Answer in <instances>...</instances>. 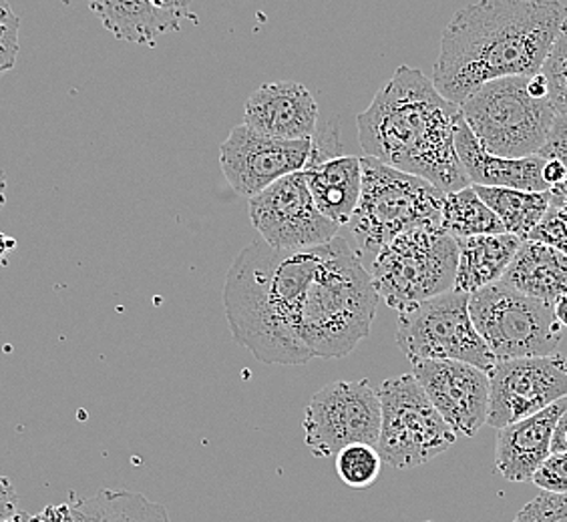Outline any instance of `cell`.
Returning a JSON list of instances; mask_svg holds the SVG:
<instances>
[{"instance_id":"obj_35","label":"cell","mask_w":567,"mask_h":522,"mask_svg":"<svg viewBox=\"0 0 567 522\" xmlns=\"http://www.w3.org/2000/svg\"><path fill=\"white\" fill-rule=\"evenodd\" d=\"M542 175H544V181H546L549 189L557 186V184H561V181H566L567 179L566 167L559 164L557 159H546V165H544V169H542Z\"/></svg>"},{"instance_id":"obj_37","label":"cell","mask_w":567,"mask_h":522,"mask_svg":"<svg viewBox=\"0 0 567 522\" xmlns=\"http://www.w3.org/2000/svg\"><path fill=\"white\" fill-rule=\"evenodd\" d=\"M547 194H549V203H551V207L561 209V211H566L567 213V179L551 187Z\"/></svg>"},{"instance_id":"obj_11","label":"cell","mask_w":567,"mask_h":522,"mask_svg":"<svg viewBox=\"0 0 567 522\" xmlns=\"http://www.w3.org/2000/svg\"><path fill=\"white\" fill-rule=\"evenodd\" d=\"M381 418V396L371 382H330L306 406V447L318 458L337 457L350 445L377 447Z\"/></svg>"},{"instance_id":"obj_20","label":"cell","mask_w":567,"mask_h":522,"mask_svg":"<svg viewBox=\"0 0 567 522\" xmlns=\"http://www.w3.org/2000/svg\"><path fill=\"white\" fill-rule=\"evenodd\" d=\"M502 282L542 304L556 305L567 294V258L546 243L525 240Z\"/></svg>"},{"instance_id":"obj_27","label":"cell","mask_w":567,"mask_h":522,"mask_svg":"<svg viewBox=\"0 0 567 522\" xmlns=\"http://www.w3.org/2000/svg\"><path fill=\"white\" fill-rule=\"evenodd\" d=\"M539 73L546 76L547 98L551 107L557 115L567 117V21L557 34L556 43Z\"/></svg>"},{"instance_id":"obj_29","label":"cell","mask_w":567,"mask_h":522,"mask_svg":"<svg viewBox=\"0 0 567 522\" xmlns=\"http://www.w3.org/2000/svg\"><path fill=\"white\" fill-rule=\"evenodd\" d=\"M513 522H567V494H539L517 512Z\"/></svg>"},{"instance_id":"obj_21","label":"cell","mask_w":567,"mask_h":522,"mask_svg":"<svg viewBox=\"0 0 567 522\" xmlns=\"http://www.w3.org/2000/svg\"><path fill=\"white\" fill-rule=\"evenodd\" d=\"M524 240L513 233L458 238V263L455 288L463 294H475L487 285L502 282L503 273Z\"/></svg>"},{"instance_id":"obj_33","label":"cell","mask_w":567,"mask_h":522,"mask_svg":"<svg viewBox=\"0 0 567 522\" xmlns=\"http://www.w3.org/2000/svg\"><path fill=\"white\" fill-rule=\"evenodd\" d=\"M19 497L11 480L0 474V522L9 521L19 514Z\"/></svg>"},{"instance_id":"obj_32","label":"cell","mask_w":567,"mask_h":522,"mask_svg":"<svg viewBox=\"0 0 567 522\" xmlns=\"http://www.w3.org/2000/svg\"><path fill=\"white\" fill-rule=\"evenodd\" d=\"M539 157L544 159H557L559 164L566 167L567 174V117L557 115L551 125V130L547 135L546 145L539 152Z\"/></svg>"},{"instance_id":"obj_18","label":"cell","mask_w":567,"mask_h":522,"mask_svg":"<svg viewBox=\"0 0 567 522\" xmlns=\"http://www.w3.org/2000/svg\"><path fill=\"white\" fill-rule=\"evenodd\" d=\"M455 149L463 171L467 175L471 186L507 187L519 191H549L542 169L546 159L539 155L524 159H507L485 152L471 133L467 123L458 119L455 127Z\"/></svg>"},{"instance_id":"obj_31","label":"cell","mask_w":567,"mask_h":522,"mask_svg":"<svg viewBox=\"0 0 567 522\" xmlns=\"http://www.w3.org/2000/svg\"><path fill=\"white\" fill-rule=\"evenodd\" d=\"M537 489L551 494H567V452L549 455L534 474Z\"/></svg>"},{"instance_id":"obj_28","label":"cell","mask_w":567,"mask_h":522,"mask_svg":"<svg viewBox=\"0 0 567 522\" xmlns=\"http://www.w3.org/2000/svg\"><path fill=\"white\" fill-rule=\"evenodd\" d=\"M21 19L12 11L9 0H0V76L9 73L19 55Z\"/></svg>"},{"instance_id":"obj_36","label":"cell","mask_w":567,"mask_h":522,"mask_svg":"<svg viewBox=\"0 0 567 522\" xmlns=\"http://www.w3.org/2000/svg\"><path fill=\"white\" fill-rule=\"evenodd\" d=\"M567 452V410L559 416L551 436V455Z\"/></svg>"},{"instance_id":"obj_3","label":"cell","mask_w":567,"mask_h":522,"mask_svg":"<svg viewBox=\"0 0 567 522\" xmlns=\"http://www.w3.org/2000/svg\"><path fill=\"white\" fill-rule=\"evenodd\" d=\"M322 248L278 250L251 241L229 265L224 285L229 330L258 362L302 366L315 359L300 340L298 322Z\"/></svg>"},{"instance_id":"obj_41","label":"cell","mask_w":567,"mask_h":522,"mask_svg":"<svg viewBox=\"0 0 567 522\" xmlns=\"http://www.w3.org/2000/svg\"><path fill=\"white\" fill-rule=\"evenodd\" d=\"M4 522H29V514H27V512H19L17 516H12V519Z\"/></svg>"},{"instance_id":"obj_16","label":"cell","mask_w":567,"mask_h":522,"mask_svg":"<svg viewBox=\"0 0 567 522\" xmlns=\"http://www.w3.org/2000/svg\"><path fill=\"white\" fill-rule=\"evenodd\" d=\"M317 98L295 81L266 83L244 107L246 127L286 142L310 139L317 133Z\"/></svg>"},{"instance_id":"obj_13","label":"cell","mask_w":567,"mask_h":522,"mask_svg":"<svg viewBox=\"0 0 567 522\" xmlns=\"http://www.w3.org/2000/svg\"><path fill=\"white\" fill-rule=\"evenodd\" d=\"M489 376L487 425L503 426L529 418L567 398V356L549 354L534 358L495 362Z\"/></svg>"},{"instance_id":"obj_23","label":"cell","mask_w":567,"mask_h":522,"mask_svg":"<svg viewBox=\"0 0 567 522\" xmlns=\"http://www.w3.org/2000/svg\"><path fill=\"white\" fill-rule=\"evenodd\" d=\"M76 522H172L164 504L132 490H99L69 502Z\"/></svg>"},{"instance_id":"obj_22","label":"cell","mask_w":567,"mask_h":522,"mask_svg":"<svg viewBox=\"0 0 567 522\" xmlns=\"http://www.w3.org/2000/svg\"><path fill=\"white\" fill-rule=\"evenodd\" d=\"M101 24L125 43L153 46L162 34L179 31L174 22L153 11L147 0H87Z\"/></svg>"},{"instance_id":"obj_25","label":"cell","mask_w":567,"mask_h":522,"mask_svg":"<svg viewBox=\"0 0 567 522\" xmlns=\"http://www.w3.org/2000/svg\"><path fill=\"white\" fill-rule=\"evenodd\" d=\"M441 229L449 236H453L455 240L473 238V236L507 233L499 218L485 206V201L477 196L473 186L463 187L453 194H445Z\"/></svg>"},{"instance_id":"obj_8","label":"cell","mask_w":567,"mask_h":522,"mask_svg":"<svg viewBox=\"0 0 567 522\" xmlns=\"http://www.w3.org/2000/svg\"><path fill=\"white\" fill-rule=\"evenodd\" d=\"M470 314L495 362L549 356L564 337L554 305L519 294L503 282L471 294Z\"/></svg>"},{"instance_id":"obj_12","label":"cell","mask_w":567,"mask_h":522,"mask_svg":"<svg viewBox=\"0 0 567 522\" xmlns=\"http://www.w3.org/2000/svg\"><path fill=\"white\" fill-rule=\"evenodd\" d=\"M250 221L278 250H306L339 238L340 226L318 211L305 171L286 175L250 199Z\"/></svg>"},{"instance_id":"obj_2","label":"cell","mask_w":567,"mask_h":522,"mask_svg":"<svg viewBox=\"0 0 567 522\" xmlns=\"http://www.w3.org/2000/svg\"><path fill=\"white\" fill-rule=\"evenodd\" d=\"M461 109L443 97L433 79L401 65L357 117L367 157L415 175L443 194L470 187L455 149Z\"/></svg>"},{"instance_id":"obj_6","label":"cell","mask_w":567,"mask_h":522,"mask_svg":"<svg viewBox=\"0 0 567 522\" xmlns=\"http://www.w3.org/2000/svg\"><path fill=\"white\" fill-rule=\"evenodd\" d=\"M529 76H503L485 83L458 109L485 152L507 159L539 155L556 109L549 98L529 95Z\"/></svg>"},{"instance_id":"obj_4","label":"cell","mask_w":567,"mask_h":522,"mask_svg":"<svg viewBox=\"0 0 567 522\" xmlns=\"http://www.w3.org/2000/svg\"><path fill=\"white\" fill-rule=\"evenodd\" d=\"M381 295L347 238L324 243L300 307L298 334L312 358H344L371 334Z\"/></svg>"},{"instance_id":"obj_26","label":"cell","mask_w":567,"mask_h":522,"mask_svg":"<svg viewBox=\"0 0 567 522\" xmlns=\"http://www.w3.org/2000/svg\"><path fill=\"white\" fill-rule=\"evenodd\" d=\"M334 458L340 480L350 489H367L381 477L382 460L377 447L350 445Z\"/></svg>"},{"instance_id":"obj_5","label":"cell","mask_w":567,"mask_h":522,"mask_svg":"<svg viewBox=\"0 0 567 522\" xmlns=\"http://www.w3.org/2000/svg\"><path fill=\"white\" fill-rule=\"evenodd\" d=\"M362 161V191L350 218V238L362 263L406 231L441 228L445 194L415 175L403 174L371 157Z\"/></svg>"},{"instance_id":"obj_30","label":"cell","mask_w":567,"mask_h":522,"mask_svg":"<svg viewBox=\"0 0 567 522\" xmlns=\"http://www.w3.org/2000/svg\"><path fill=\"white\" fill-rule=\"evenodd\" d=\"M527 240L546 243L554 250L561 251L567 258V213L556 207H549L546 218L542 219L529 233Z\"/></svg>"},{"instance_id":"obj_38","label":"cell","mask_w":567,"mask_h":522,"mask_svg":"<svg viewBox=\"0 0 567 522\" xmlns=\"http://www.w3.org/2000/svg\"><path fill=\"white\" fill-rule=\"evenodd\" d=\"M554 312H556L557 322L561 326L567 327V294L561 295L554 305Z\"/></svg>"},{"instance_id":"obj_34","label":"cell","mask_w":567,"mask_h":522,"mask_svg":"<svg viewBox=\"0 0 567 522\" xmlns=\"http://www.w3.org/2000/svg\"><path fill=\"white\" fill-rule=\"evenodd\" d=\"M29 522H76L71 504H49L34 516H29Z\"/></svg>"},{"instance_id":"obj_10","label":"cell","mask_w":567,"mask_h":522,"mask_svg":"<svg viewBox=\"0 0 567 522\" xmlns=\"http://www.w3.org/2000/svg\"><path fill=\"white\" fill-rule=\"evenodd\" d=\"M396 346L415 359H455L489 372L495 364L470 314V294L451 290L396 312Z\"/></svg>"},{"instance_id":"obj_19","label":"cell","mask_w":567,"mask_h":522,"mask_svg":"<svg viewBox=\"0 0 567 522\" xmlns=\"http://www.w3.org/2000/svg\"><path fill=\"white\" fill-rule=\"evenodd\" d=\"M306 186L324 218L340 228L349 226L362 191V161L352 155H339L305 169Z\"/></svg>"},{"instance_id":"obj_15","label":"cell","mask_w":567,"mask_h":522,"mask_svg":"<svg viewBox=\"0 0 567 522\" xmlns=\"http://www.w3.org/2000/svg\"><path fill=\"white\" fill-rule=\"evenodd\" d=\"M413 376L455 435L473 438L487 425L489 376L455 359H415Z\"/></svg>"},{"instance_id":"obj_24","label":"cell","mask_w":567,"mask_h":522,"mask_svg":"<svg viewBox=\"0 0 567 522\" xmlns=\"http://www.w3.org/2000/svg\"><path fill=\"white\" fill-rule=\"evenodd\" d=\"M477 196L499 218L507 233L527 240V233L546 218L549 211L547 191H519L507 187L473 186Z\"/></svg>"},{"instance_id":"obj_7","label":"cell","mask_w":567,"mask_h":522,"mask_svg":"<svg viewBox=\"0 0 567 522\" xmlns=\"http://www.w3.org/2000/svg\"><path fill=\"white\" fill-rule=\"evenodd\" d=\"M457 240L441 228L406 231L384 246L369 265L381 300L394 312L455 288Z\"/></svg>"},{"instance_id":"obj_40","label":"cell","mask_w":567,"mask_h":522,"mask_svg":"<svg viewBox=\"0 0 567 522\" xmlns=\"http://www.w3.org/2000/svg\"><path fill=\"white\" fill-rule=\"evenodd\" d=\"M7 203V175L0 171V209Z\"/></svg>"},{"instance_id":"obj_9","label":"cell","mask_w":567,"mask_h":522,"mask_svg":"<svg viewBox=\"0 0 567 522\" xmlns=\"http://www.w3.org/2000/svg\"><path fill=\"white\" fill-rule=\"evenodd\" d=\"M379 396L382 418L377 450L382 464L421 467L457 442V435L436 413L413 374L382 382Z\"/></svg>"},{"instance_id":"obj_17","label":"cell","mask_w":567,"mask_h":522,"mask_svg":"<svg viewBox=\"0 0 567 522\" xmlns=\"http://www.w3.org/2000/svg\"><path fill=\"white\" fill-rule=\"evenodd\" d=\"M567 410V398L547 406L513 425L503 426L495 445V468L509 482L534 479L537 468L551 455V436L559 416Z\"/></svg>"},{"instance_id":"obj_14","label":"cell","mask_w":567,"mask_h":522,"mask_svg":"<svg viewBox=\"0 0 567 522\" xmlns=\"http://www.w3.org/2000/svg\"><path fill=\"white\" fill-rule=\"evenodd\" d=\"M312 137L286 142L246 127L244 123L229 130L219 147L221 174L229 187L251 199L286 175L305 171L310 161Z\"/></svg>"},{"instance_id":"obj_39","label":"cell","mask_w":567,"mask_h":522,"mask_svg":"<svg viewBox=\"0 0 567 522\" xmlns=\"http://www.w3.org/2000/svg\"><path fill=\"white\" fill-rule=\"evenodd\" d=\"M14 248H17V241L0 233V260H2V258H4L9 251L14 250Z\"/></svg>"},{"instance_id":"obj_1","label":"cell","mask_w":567,"mask_h":522,"mask_svg":"<svg viewBox=\"0 0 567 522\" xmlns=\"http://www.w3.org/2000/svg\"><path fill=\"white\" fill-rule=\"evenodd\" d=\"M567 21L559 0H477L458 9L441 34L433 85L461 105L485 83L542 71Z\"/></svg>"}]
</instances>
